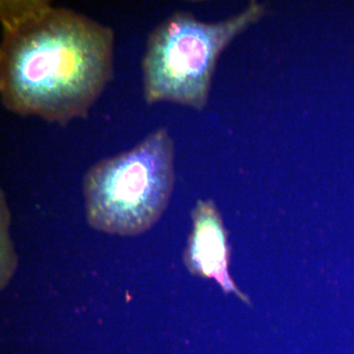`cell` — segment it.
<instances>
[{"label":"cell","mask_w":354,"mask_h":354,"mask_svg":"<svg viewBox=\"0 0 354 354\" xmlns=\"http://www.w3.org/2000/svg\"><path fill=\"white\" fill-rule=\"evenodd\" d=\"M0 23L4 108L60 125L87 118L113 78V30L48 0H1Z\"/></svg>","instance_id":"obj_1"},{"label":"cell","mask_w":354,"mask_h":354,"mask_svg":"<svg viewBox=\"0 0 354 354\" xmlns=\"http://www.w3.org/2000/svg\"><path fill=\"white\" fill-rule=\"evenodd\" d=\"M174 141L167 128L93 165L83 179L88 225L106 234H143L162 216L174 185Z\"/></svg>","instance_id":"obj_3"},{"label":"cell","mask_w":354,"mask_h":354,"mask_svg":"<svg viewBox=\"0 0 354 354\" xmlns=\"http://www.w3.org/2000/svg\"><path fill=\"white\" fill-rule=\"evenodd\" d=\"M193 228L184 254L188 270L196 276L215 279L221 290L234 293L250 304L228 274L230 248L220 212L212 200H199L192 211Z\"/></svg>","instance_id":"obj_4"},{"label":"cell","mask_w":354,"mask_h":354,"mask_svg":"<svg viewBox=\"0 0 354 354\" xmlns=\"http://www.w3.org/2000/svg\"><path fill=\"white\" fill-rule=\"evenodd\" d=\"M267 12L265 3L251 1L218 22H204L183 11L162 20L149 34L142 59L147 104L169 102L203 111L221 53Z\"/></svg>","instance_id":"obj_2"}]
</instances>
